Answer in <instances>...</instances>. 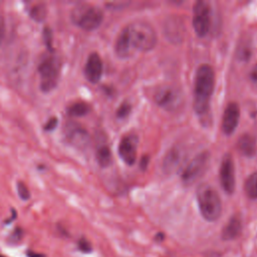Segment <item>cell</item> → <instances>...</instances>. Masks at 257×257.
<instances>
[{
	"label": "cell",
	"instance_id": "6da1fadb",
	"mask_svg": "<svg viewBox=\"0 0 257 257\" xmlns=\"http://www.w3.org/2000/svg\"><path fill=\"white\" fill-rule=\"evenodd\" d=\"M215 85V73L209 64H201L195 75L194 108L198 114L209 111L210 99Z\"/></svg>",
	"mask_w": 257,
	"mask_h": 257
},
{
	"label": "cell",
	"instance_id": "7a4b0ae2",
	"mask_svg": "<svg viewBox=\"0 0 257 257\" xmlns=\"http://www.w3.org/2000/svg\"><path fill=\"white\" fill-rule=\"evenodd\" d=\"M62 61L55 52H47L41 56L38 64L37 71L39 74L40 82L39 88L43 93H48L54 90L58 84Z\"/></svg>",
	"mask_w": 257,
	"mask_h": 257
},
{
	"label": "cell",
	"instance_id": "3957f363",
	"mask_svg": "<svg viewBox=\"0 0 257 257\" xmlns=\"http://www.w3.org/2000/svg\"><path fill=\"white\" fill-rule=\"evenodd\" d=\"M197 201L204 219L213 222L219 219L222 212L221 199L217 191L208 184H202L197 190Z\"/></svg>",
	"mask_w": 257,
	"mask_h": 257
},
{
	"label": "cell",
	"instance_id": "277c9868",
	"mask_svg": "<svg viewBox=\"0 0 257 257\" xmlns=\"http://www.w3.org/2000/svg\"><path fill=\"white\" fill-rule=\"evenodd\" d=\"M70 18L72 23L80 29L84 31H92L101 24L103 20V12L100 8L94 5L81 3L71 10Z\"/></svg>",
	"mask_w": 257,
	"mask_h": 257
},
{
	"label": "cell",
	"instance_id": "5b68a950",
	"mask_svg": "<svg viewBox=\"0 0 257 257\" xmlns=\"http://www.w3.org/2000/svg\"><path fill=\"white\" fill-rule=\"evenodd\" d=\"M131 41L136 50L149 51L157 43V35L151 24L145 21H135L127 25Z\"/></svg>",
	"mask_w": 257,
	"mask_h": 257
},
{
	"label": "cell",
	"instance_id": "8992f818",
	"mask_svg": "<svg viewBox=\"0 0 257 257\" xmlns=\"http://www.w3.org/2000/svg\"><path fill=\"white\" fill-rule=\"evenodd\" d=\"M210 160L208 152H202L193 158L182 172V181L186 185L196 182L206 171Z\"/></svg>",
	"mask_w": 257,
	"mask_h": 257
},
{
	"label": "cell",
	"instance_id": "52a82bcc",
	"mask_svg": "<svg viewBox=\"0 0 257 257\" xmlns=\"http://www.w3.org/2000/svg\"><path fill=\"white\" fill-rule=\"evenodd\" d=\"M211 26L210 5L206 1H197L193 8V27L196 34L204 37L208 34Z\"/></svg>",
	"mask_w": 257,
	"mask_h": 257
},
{
	"label": "cell",
	"instance_id": "ba28073f",
	"mask_svg": "<svg viewBox=\"0 0 257 257\" xmlns=\"http://www.w3.org/2000/svg\"><path fill=\"white\" fill-rule=\"evenodd\" d=\"M155 101L165 109L173 110L181 103V92L172 85H163L158 87L154 94Z\"/></svg>",
	"mask_w": 257,
	"mask_h": 257
},
{
	"label": "cell",
	"instance_id": "9c48e42d",
	"mask_svg": "<svg viewBox=\"0 0 257 257\" xmlns=\"http://www.w3.org/2000/svg\"><path fill=\"white\" fill-rule=\"evenodd\" d=\"M220 182L227 194H232L235 189V170L233 158L226 154L220 166Z\"/></svg>",
	"mask_w": 257,
	"mask_h": 257
},
{
	"label": "cell",
	"instance_id": "30bf717a",
	"mask_svg": "<svg viewBox=\"0 0 257 257\" xmlns=\"http://www.w3.org/2000/svg\"><path fill=\"white\" fill-rule=\"evenodd\" d=\"M66 140L77 148H83L88 143V134L84 127L74 121H69L64 126Z\"/></svg>",
	"mask_w": 257,
	"mask_h": 257
},
{
	"label": "cell",
	"instance_id": "8fae6325",
	"mask_svg": "<svg viewBox=\"0 0 257 257\" xmlns=\"http://www.w3.org/2000/svg\"><path fill=\"white\" fill-rule=\"evenodd\" d=\"M137 137L134 135L124 136L118 145V155L123 163L128 166L135 164L137 159Z\"/></svg>",
	"mask_w": 257,
	"mask_h": 257
},
{
	"label": "cell",
	"instance_id": "7c38bea8",
	"mask_svg": "<svg viewBox=\"0 0 257 257\" xmlns=\"http://www.w3.org/2000/svg\"><path fill=\"white\" fill-rule=\"evenodd\" d=\"M102 60L99 54L96 52L90 53L86 59L83 69V73L86 80L91 83L98 82L102 75Z\"/></svg>",
	"mask_w": 257,
	"mask_h": 257
},
{
	"label": "cell",
	"instance_id": "4fadbf2b",
	"mask_svg": "<svg viewBox=\"0 0 257 257\" xmlns=\"http://www.w3.org/2000/svg\"><path fill=\"white\" fill-rule=\"evenodd\" d=\"M240 117V108L236 102H230L223 113L222 131L226 135H231L238 125Z\"/></svg>",
	"mask_w": 257,
	"mask_h": 257
},
{
	"label": "cell",
	"instance_id": "5bb4252c",
	"mask_svg": "<svg viewBox=\"0 0 257 257\" xmlns=\"http://www.w3.org/2000/svg\"><path fill=\"white\" fill-rule=\"evenodd\" d=\"M115 53L120 58H126L132 56L135 52V48L131 41L130 32L127 26H125L118 34L116 41H115Z\"/></svg>",
	"mask_w": 257,
	"mask_h": 257
},
{
	"label": "cell",
	"instance_id": "9a60e30c",
	"mask_svg": "<svg viewBox=\"0 0 257 257\" xmlns=\"http://www.w3.org/2000/svg\"><path fill=\"white\" fill-rule=\"evenodd\" d=\"M242 231V222L238 216H233L222 230V238L224 240H234L238 238Z\"/></svg>",
	"mask_w": 257,
	"mask_h": 257
},
{
	"label": "cell",
	"instance_id": "2e32d148",
	"mask_svg": "<svg viewBox=\"0 0 257 257\" xmlns=\"http://www.w3.org/2000/svg\"><path fill=\"white\" fill-rule=\"evenodd\" d=\"M237 147L240 153L246 157H253L256 154V140L250 135L241 136V138L238 140Z\"/></svg>",
	"mask_w": 257,
	"mask_h": 257
},
{
	"label": "cell",
	"instance_id": "e0dca14e",
	"mask_svg": "<svg viewBox=\"0 0 257 257\" xmlns=\"http://www.w3.org/2000/svg\"><path fill=\"white\" fill-rule=\"evenodd\" d=\"M182 160L183 156L181 151L177 150L176 148L172 149L168 152L167 156L164 159V170L168 172H174L181 165Z\"/></svg>",
	"mask_w": 257,
	"mask_h": 257
},
{
	"label": "cell",
	"instance_id": "ac0fdd59",
	"mask_svg": "<svg viewBox=\"0 0 257 257\" xmlns=\"http://www.w3.org/2000/svg\"><path fill=\"white\" fill-rule=\"evenodd\" d=\"M90 111V105L89 103L78 100L72 102L67 108H66V113L70 117H80L86 115Z\"/></svg>",
	"mask_w": 257,
	"mask_h": 257
},
{
	"label": "cell",
	"instance_id": "d6986e66",
	"mask_svg": "<svg viewBox=\"0 0 257 257\" xmlns=\"http://www.w3.org/2000/svg\"><path fill=\"white\" fill-rule=\"evenodd\" d=\"M47 12H48L47 6L44 3H37V4H34L29 9V17L33 21L40 23L46 19Z\"/></svg>",
	"mask_w": 257,
	"mask_h": 257
},
{
	"label": "cell",
	"instance_id": "ffe728a7",
	"mask_svg": "<svg viewBox=\"0 0 257 257\" xmlns=\"http://www.w3.org/2000/svg\"><path fill=\"white\" fill-rule=\"evenodd\" d=\"M95 158L98 165L102 168H106L111 163V152L106 145H101L97 148Z\"/></svg>",
	"mask_w": 257,
	"mask_h": 257
},
{
	"label": "cell",
	"instance_id": "44dd1931",
	"mask_svg": "<svg viewBox=\"0 0 257 257\" xmlns=\"http://www.w3.org/2000/svg\"><path fill=\"white\" fill-rule=\"evenodd\" d=\"M244 190L249 198L257 200V172L251 174L247 178L244 184Z\"/></svg>",
	"mask_w": 257,
	"mask_h": 257
},
{
	"label": "cell",
	"instance_id": "7402d4cb",
	"mask_svg": "<svg viewBox=\"0 0 257 257\" xmlns=\"http://www.w3.org/2000/svg\"><path fill=\"white\" fill-rule=\"evenodd\" d=\"M52 30L49 26H44L43 30H42V38H43V42L48 50V52H55L54 48H53V44H52Z\"/></svg>",
	"mask_w": 257,
	"mask_h": 257
},
{
	"label": "cell",
	"instance_id": "603a6c76",
	"mask_svg": "<svg viewBox=\"0 0 257 257\" xmlns=\"http://www.w3.org/2000/svg\"><path fill=\"white\" fill-rule=\"evenodd\" d=\"M16 191H17L19 198L22 201H27L30 199V191L24 182L18 181L16 183Z\"/></svg>",
	"mask_w": 257,
	"mask_h": 257
},
{
	"label": "cell",
	"instance_id": "cb8c5ba5",
	"mask_svg": "<svg viewBox=\"0 0 257 257\" xmlns=\"http://www.w3.org/2000/svg\"><path fill=\"white\" fill-rule=\"evenodd\" d=\"M57 124H58V118H57V116H51V117H49V118L47 119V121L44 123L43 130H44L45 132H52V131H54V130L56 128Z\"/></svg>",
	"mask_w": 257,
	"mask_h": 257
},
{
	"label": "cell",
	"instance_id": "d4e9b609",
	"mask_svg": "<svg viewBox=\"0 0 257 257\" xmlns=\"http://www.w3.org/2000/svg\"><path fill=\"white\" fill-rule=\"evenodd\" d=\"M131 111V104L127 102H123L119 105V107L116 110V115L117 117H125Z\"/></svg>",
	"mask_w": 257,
	"mask_h": 257
},
{
	"label": "cell",
	"instance_id": "484cf974",
	"mask_svg": "<svg viewBox=\"0 0 257 257\" xmlns=\"http://www.w3.org/2000/svg\"><path fill=\"white\" fill-rule=\"evenodd\" d=\"M6 33V23H5V18L3 15L0 14V45L2 44L4 37Z\"/></svg>",
	"mask_w": 257,
	"mask_h": 257
},
{
	"label": "cell",
	"instance_id": "4316f807",
	"mask_svg": "<svg viewBox=\"0 0 257 257\" xmlns=\"http://www.w3.org/2000/svg\"><path fill=\"white\" fill-rule=\"evenodd\" d=\"M79 248H80L82 251L87 252V251L90 250V245H89V243H88L85 239H81V240L79 241Z\"/></svg>",
	"mask_w": 257,
	"mask_h": 257
},
{
	"label": "cell",
	"instance_id": "83f0119b",
	"mask_svg": "<svg viewBox=\"0 0 257 257\" xmlns=\"http://www.w3.org/2000/svg\"><path fill=\"white\" fill-rule=\"evenodd\" d=\"M250 77L253 80V82H255L257 84V64H255V66L252 68V70L250 72Z\"/></svg>",
	"mask_w": 257,
	"mask_h": 257
},
{
	"label": "cell",
	"instance_id": "f1b7e54d",
	"mask_svg": "<svg viewBox=\"0 0 257 257\" xmlns=\"http://www.w3.org/2000/svg\"><path fill=\"white\" fill-rule=\"evenodd\" d=\"M28 256L29 257H45L44 255H42L40 253H35V252H29Z\"/></svg>",
	"mask_w": 257,
	"mask_h": 257
},
{
	"label": "cell",
	"instance_id": "f546056e",
	"mask_svg": "<svg viewBox=\"0 0 257 257\" xmlns=\"http://www.w3.org/2000/svg\"><path fill=\"white\" fill-rule=\"evenodd\" d=\"M0 257H4V256H1V255H0Z\"/></svg>",
	"mask_w": 257,
	"mask_h": 257
}]
</instances>
